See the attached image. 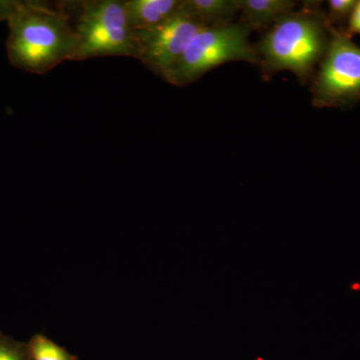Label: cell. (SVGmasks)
Here are the masks:
<instances>
[{
    "mask_svg": "<svg viewBox=\"0 0 360 360\" xmlns=\"http://www.w3.org/2000/svg\"><path fill=\"white\" fill-rule=\"evenodd\" d=\"M184 4L205 27L229 25L239 13L238 0H184Z\"/></svg>",
    "mask_w": 360,
    "mask_h": 360,
    "instance_id": "9c48e42d",
    "label": "cell"
},
{
    "mask_svg": "<svg viewBox=\"0 0 360 360\" xmlns=\"http://www.w3.org/2000/svg\"><path fill=\"white\" fill-rule=\"evenodd\" d=\"M330 32L326 13L315 2L285 14L255 45L262 77L267 79L286 70L307 84L328 51Z\"/></svg>",
    "mask_w": 360,
    "mask_h": 360,
    "instance_id": "7a4b0ae2",
    "label": "cell"
},
{
    "mask_svg": "<svg viewBox=\"0 0 360 360\" xmlns=\"http://www.w3.org/2000/svg\"><path fill=\"white\" fill-rule=\"evenodd\" d=\"M250 32L240 21L203 28L196 33L165 80L184 86L224 63L246 61L258 65L257 49L250 42Z\"/></svg>",
    "mask_w": 360,
    "mask_h": 360,
    "instance_id": "3957f363",
    "label": "cell"
},
{
    "mask_svg": "<svg viewBox=\"0 0 360 360\" xmlns=\"http://www.w3.org/2000/svg\"><path fill=\"white\" fill-rule=\"evenodd\" d=\"M345 32L352 37V35L360 34V0H357L354 11L347 21V28L345 30Z\"/></svg>",
    "mask_w": 360,
    "mask_h": 360,
    "instance_id": "4fadbf2b",
    "label": "cell"
},
{
    "mask_svg": "<svg viewBox=\"0 0 360 360\" xmlns=\"http://www.w3.org/2000/svg\"><path fill=\"white\" fill-rule=\"evenodd\" d=\"M27 345L32 360H78L77 355L41 333L33 335Z\"/></svg>",
    "mask_w": 360,
    "mask_h": 360,
    "instance_id": "30bf717a",
    "label": "cell"
},
{
    "mask_svg": "<svg viewBox=\"0 0 360 360\" xmlns=\"http://www.w3.org/2000/svg\"><path fill=\"white\" fill-rule=\"evenodd\" d=\"M240 22L252 30H269L279 18L295 11L293 0H238Z\"/></svg>",
    "mask_w": 360,
    "mask_h": 360,
    "instance_id": "ba28073f",
    "label": "cell"
},
{
    "mask_svg": "<svg viewBox=\"0 0 360 360\" xmlns=\"http://www.w3.org/2000/svg\"><path fill=\"white\" fill-rule=\"evenodd\" d=\"M205 28L182 2L181 8L162 25L135 32L136 56L142 65L158 77H167L196 33Z\"/></svg>",
    "mask_w": 360,
    "mask_h": 360,
    "instance_id": "8992f818",
    "label": "cell"
},
{
    "mask_svg": "<svg viewBox=\"0 0 360 360\" xmlns=\"http://www.w3.org/2000/svg\"><path fill=\"white\" fill-rule=\"evenodd\" d=\"M184 0H129L125 11L134 32L158 27L181 8Z\"/></svg>",
    "mask_w": 360,
    "mask_h": 360,
    "instance_id": "52a82bcc",
    "label": "cell"
},
{
    "mask_svg": "<svg viewBox=\"0 0 360 360\" xmlns=\"http://www.w3.org/2000/svg\"><path fill=\"white\" fill-rule=\"evenodd\" d=\"M357 0H329L328 11L326 13L329 25L335 26L349 20Z\"/></svg>",
    "mask_w": 360,
    "mask_h": 360,
    "instance_id": "7c38bea8",
    "label": "cell"
},
{
    "mask_svg": "<svg viewBox=\"0 0 360 360\" xmlns=\"http://www.w3.org/2000/svg\"><path fill=\"white\" fill-rule=\"evenodd\" d=\"M75 27L78 45L73 61L99 56H136V39L124 1L96 0L78 2Z\"/></svg>",
    "mask_w": 360,
    "mask_h": 360,
    "instance_id": "277c9868",
    "label": "cell"
},
{
    "mask_svg": "<svg viewBox=\"0 0 360 360\" xmlns=\"http://www.w3.org/2000/svg\"><path fill=\"white\" fill-rule=\"evenodd\" d=\"M311 82L317 108H352L360 101V47L345 30L331 26L328 51Z\"/></svg>",
    "mask_w": 360,
    "mask_h": 360,
    "instance_id": "5b68a950",
    "label": "cell"
},
{
    "mask_svg": "<svg viewBox=\"0 0 360 360\" xmlns=\"http://www.w3.org/2000/svg\"><path fill=\"white\" fill-rule=\"evenodd\" d=\"M0 360H32L27 343L13 340L0 331Z\"/></svg>",
    "mask_w": 360,
    "mask_h": 360,
    "instance_id": "8fae6325",
    "label": "cell"
},
{
    "mask_svg": "<svg viewBox=\"0 0 360 360\" xmlns=\"http://www.w3.org/2000/svg\"><path fill=\"white\" fill-rule=\"evenodd\" d=\"M0 20L9 26L7 56L16 68L44 75L73 60L77 35L68 11L33 1H0Z\"/></svg>",
    "mask_w": 360,
    "mask_h": 360,
    "instance_id": "6da1fadb",
    "label": "cell"
}]
</instances>
